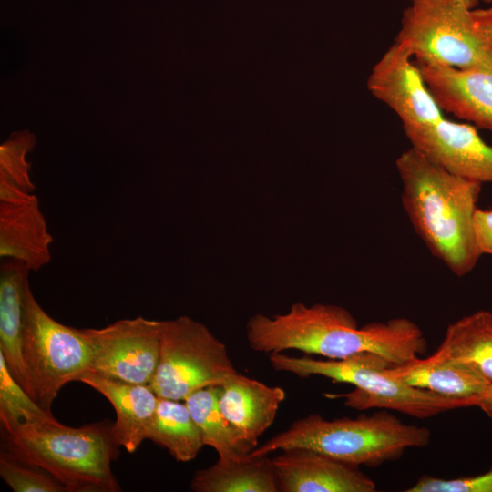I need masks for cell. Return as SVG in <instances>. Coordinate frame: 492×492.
Masks as SVG:
<instances>
[{"mask_svg": "<svg viewBox=\"0 0 492 492\" xmlns=\"http://www.w3.org/2000/svg\"><path fill=\"white\" fill-rule=\"evenodd\" d=\"M250 347L260 353L298 350L330 360L372 352L392 364L401 365L420 357L426 351L421 328L405 317L374 322L359 326L345 308L335 304L301 302L272 317L257 313L246 325Z\"/></svg>", "mask_w": 492, "mask_h": 492, "instance_id": "cell-1", "label": "cell"}, {"mask_svg": "<svg viewBox=\"0 0 492 492\" xmlns=\"http://www.w3.org/2000/svg\"><path fill=\"white\" fill-rule=\"evenodd\" d=\"M403 208L431 254L455 275L476 266L473 219L482 183L454 175L412 147L396 159Z\"/></svg>", "mask_w": 492, "mask_h": 492, "instance_id": "cell-2", "label": "cell"}, {"mask_svg": "<svg viewBox=\"0 0 492 492\" xmlns=\"http://www.w3.org/2000/svg\"><path fill=\"white\" fill-rule=\"evenodd\" d=\"M112 425L102 421L70 427L57 420L23 423L4 430V451L43 468L68 492H117L121 488L111 462L120 446Z\"/></svg>", "mask_w": 492, "mask_h": 492, "instance_id": "cell-3", "label": "cell"}, {"mask_svg": "<svg viewBox=\"0 0 492 492\" xmlns=\"http://www.w3.org/2000/svg\"><path fill=\"white\" fill-rule=\"evenodd\" d=\"M430 439L429 428L405 424L386 409L333 420L311 414L249 455L261 456L290 448H306L351 465L377 467L399 459L408 448L426 446Z\"/></svg>", "mask_w": 492, "mask_h": 492, "instance_id": "cell-4", "label": "cell"}, {"mask_svg": "<svg viewBox=\"0 0 492 492\" xmlns=\"http://www.w3.org/2000/svg\"><path fill=\"white\" fill-rule=\"evenodd\" d=\"M269 360L272 368L279 372L293 374L301 378L323 376L354 385V391L327 394L325 396L343 398L344 405L355 410L386 409L425 419L450 410L471 407L466 400L442 396L393 378L385 373L393 364L383 355L372 352L359 353L341 360L272 353Z\"/></svg>", "mask_w": 492, "mask_h": 492, "instance_id": "cell-5", "label": "cell"}, {"mask_svg": "<svg viewBox=\"0 0 492 492\" xmlns=\"http://www.w3.org/2000/svg\"><path fill=\"white\" fill-rule=\"evenodd\" d=\"M478 0H411L395 42L415 62L492 73V40L477 26Z\"/></svg>", "mask_w": 492, "mask_h": 492, "instance_id": "cell-6", "label": "cell"}, {"mask_svg": "<svg viewBox=\"0 0 492 492\" xmlns=\"http://www.w3.org/2000/svg\"><path fill=\"white\" fill-rule=\"evenodd\" d=\"M22 355L32 396L45 410L67 383L91 371V353L81 329L53 319L26 289Z\"/></svg>", "mask_w": 492, "mask_h": 492, "instance_id": "cell-7", "label": "cell"}, {"mask_svg": "<svg viewBox=\"0 0 492 492\" xmlns=\"http://www.w3.org/2000/svg\"><path fill=\"white\" fill-rule=\"evenodd\" d=\"M238 374L226 345L186 315L165 320L159 364L149 384L159 398L184 401L193 392L222 386Z\"/></svg>", "mask_w": 492, "mask_h": 492, "instance_id": "cell-8", "label": "cell"}, {"mask_svg": "<svg viewBox=\"0 0 492 492\" xmlns=\"http://www.w3.org/2000/svg\"><path fill=\"white\" fill-rule=\"evenodd\" d=\"M163 327L164 321L138 316L100 329H81L90 348V372L149 385L159 364Z\"/></svg>", "mask_w": 492, "mask_h": 492, "instance_id": "cell-9", "label": "cell"}, {"mask_svg": "<svg viewBox=\"0 0 492 492\" xmlns=\"http://www.w3.org/2000/svg\"><path fill=\"white\" fill-rule=\"evenodd\" d=\"M367 86L374 97L396 114L404 130L445 118L412 54L395 41L373 67Z\"/></svg>", "mask_w": 492, "mask_h": 492, "instance_id": "cell-10", "label": "cell"}, {"mask_svg": "<svg viewBox=\"0 0 492 492\" xmlns=\"http://www.w3.org/2000/svg\"><path fill=\"white\" fill-rule=\"evenodd\" d=\"M411 146L450 173L492 183V147L476 127L446 118L424 127L404 130Z\"/></svg>", "mask_w": 492, "mask_h": 492, "instance_id": "cell-11", "label": "cell"}, {"mask_svg": "<svg viewBox=\"0 0 492 492\" xmlns=\"http://www.w3.org/2000/svg\"><path fill=\"white\" fill-rule=\"evenodd\" d=\"M272 458L282 492H374L358 466L306 449L290 448Z\"/></svg>", "mask_w": 492, "mask_h": 492, "instance_id": "cell-12", "label": "cell"}, {"mask_svg": "<svg viewBox=\"0 0 492 492\" xmlns=\"http://www.w3.org/2000/svg\"><path fill=\"white\" fill-rule=\"evenodd\" d=\"M415 64L442 111L492 132V73Z\"/></svg>", "mask_w": 492, "mask_h": 492, "instance_id": "cell-13", "label": "cell"}, {"mask_svg": "<svg viewBox=\"0 0 492 492\" xmlns=\"http://www.w3.org/2000/svg\"><path fill=\"white\" fill-rule=\"evenodd\" d=\"M284 399L282 387L267 385L238 373L221 386L220 406L251 452L273 423Z\"/></svg>", "mask_w": 492, "mask_h": 492, "instance_id": "cell-14", "label": "cell"}, {"mask_svg": "<svg viewBox=\"0 0 492 492\" xmlns=\"http://www.w3.org/2000/svg\"><path fill=\"white\" fill-rule=\"evenodd\" d=\"M53 237L34 194L15 202H0V257L39 271L51 260Z\"/></svg>", "mask_w": 492, "mask_h": 492, "instance_id": "cell-15", "label": "cell"}, {"mask_svg": "<svg viewBox=\"0 0 492 492\" xmlns=\"http://www.w3.org/2000/svg\"><path fill=\"white\" fill-rule=\"evenodd\" d=\"M104 395L113 405L117 419L113 435L120 446L134 453L146 439L159 397L148 384L106 377L93 372L79 380Z\"/></svg>", "mask_w": 492, "mask_h": 492, "instance_id": "cell-16", "label": "cell"}, {"mask_svg": "<svg viewBox=\"0 0 492 492\" xmlns=\"http://www.w3.org/2000/svg\"><path fill=\"white\" fill-rule=\"evenodd\" d=\"M385 373L405 384L442 396L466 400L471 407L490 384L471 368L453 358L435 352L426 358H415Z\"/></svg>", "mask_w": 492, "mask_h": 492, "instance_id": "cell-17", "label": "cell"}, {"mask_svg": "<svg viewBox=\"0 0 492 492\" xmlns=\"http://www.w3.org/2000/svg\"><path fill=\"white\" fill-rule=\"evenodd\" d=\"M29 272L23 262L15 260L5 259L1 264L0 352L10 374L32 396L22 355L24 302Z\"/></svg>", "mask_w": 492, "mask_h": 492, "instance_id": "cell-18", "label": "cell"}, {"mask_svg": "<svg viewBox=\"0 0 492 492\" xmlns=\"http://www.w3.org/2000/svg\"><path fill=\"white\" fill-rule=\"evenodd\" d=\"M190 487L196 492H278L276 473L268 456L222 458L197 470Z\"/></svg>", "mask_w": 492, "mask_h": 492, "instance_id": "cell-19", "label": "cell"}, {"mask_svg": "<svg viewBox=\"0 0 492 492\" xmlns=\"http://www.w3.org/2000/svg\"><path fill=\"white\" fill-rule=\"evenodd\" d=\"M436 351L466 364L492 385V312L479 310L450 323Z\"/></svg>", "mask_w": 492, "mask_h": 492, "instance_id": "cell-20", "label": "cell"}, {"mask_svg": "<svg viewBox=\"0 0 492 492\" xmlns=\"http://www.w3.org/2000/svg\"><path fill=\"white\" fill-rule=\"evenodd\" d=\"M146 439L166 448L179 462L193 460L204 443L185 404L159 398Z\"/></svg>", "mask_w": 492, "mask_h": 492, "instance_id": "cell-21", "label": "cell"}, {"mask_svg": "<svg viewBox=\"0 0 492 492\" xmlns=\"http://www.w3.org/2000/svg\"><path fill=\"white\" fill-rule=\"evenodd\" d=\"M220 391L219 385L205 387L190 394L184 402L204 446L212 447L219 457L240 458L250 452L220 409Z\"/></svg>", "mask_w": 492, "mask_h": 492, "instance_id": "cell-22", "label": "cell"}, {"mask_svg": "<svg viewBox=\"0 0 492 492\" xmlns=\"http://www.w3.org/2000/svg\"><path fill=\"white\" fill-rule=\"evenodd\" d=\"M36 139L28 131L13 133L0 147V202H15L34 195L26 155Z\"/></svg>", "mask_w": 492, "mask_h": 492, "instance_id": "cell-23", "label": "cell"}, {"mask_svg": "<svg viewBox=\"0 0 492 492\" xmlns=\"http://www.w3.org/2000/svg\"><path fill=\"white\" fill-rule=\"evenodd\" d=\"M0 420L3 430L10 431L23 423L56 420L42 408L10 374L0 352Z\"/></svg>", "mask_w": 492, "mask_h": 492, "instance_id": "cell-24", "label": "cell"}, {"mask_svg": "<svg viewBox=\"0 0 492 492\" xmlns=\"http://www.w3.org/2000/svg\"><path fill=\"white\" fill-rule=\"evenodd\" d=\"M0 477L15 492H68L43 468L18 460L5 451L0 456Z\"/></svg>", "mask_w": 492, "mask_h": 492, "instance_id": "cell-25", "label": "cell"}, {"mask_svg": "<svg viewBox=\"0 0 492 492\" xmlns=\"http://www.w3.org/2000/svg\"><path fill=\"white\" fill-rule=\"evenodd\" d=\"M407 492H492V467L482 474L445 479L423 475Z\"/></svg>", "mask_w": 492, "mask_h": 492, "instance_id": "cell-26", "label": "cell"}, {"mask_svg": "<svg viewBox=\"0 0 492 492\" xmlns=\"http://www.w3.org/2000/svg\"><path fill=\"white\" fill-rule=\"evenodd\" d=\"M473 230L480 254L492 255V210L477 209L473 219Z\"/></svg>", "mask_w": 492, "mask_h": 492, "instance_id": "cell-27", "label": "cell"}, {"mask_svg": "<svg viewBox=\"0 0 492 492\" xmlns=\"http://www.w3.org/2000/svg\"><path fill=\"white\" fill-rule=\"evenodd\" d=\"M472 15L478 28L492 40V7L474 8Z\"/></svg>", "mask_w": 492, "mask_h": 492, "instance_id": "cell-28", "label": "cell"}, {"mask_svg": "<svg viewBox=\"0 0 492 492\" xmlns=\"http://www.w3.org/2000/svg\"><path fill=\"white\" fill-rule=\"evenodd\" d=\"M475 407H478L490 420H492V385H490L486 392L478 397Z\"/></svg>", "mask_w": 492, "mask_h": 492, "instance_id": "cell-29", "label": "cell"}, {"mask_svg": "<svg viewBox=\"0 0 492 492\" xmlns=\"http://www.w3.org/2000/svg\"><path fill=\"white\" fill-rule=\"evenodd\" d=\"M482 2L484 3H487V4H491L492 3V0H481Z\"/></svg>", "mask_w": 492, "mask_h": 492, "instance_id": "cell-30", "label": "cell"}]
</instances>
